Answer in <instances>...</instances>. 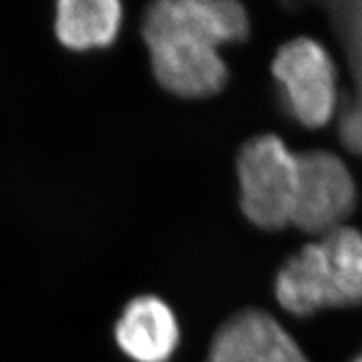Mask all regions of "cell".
<instances>
[{
  "mask_svg": "<svg viewBox=\"0 0 362 362\" xmlns=\"http://www.w3.org/2000/svg\"><path fill=\"white\" fill-rule=\"evenodd\" d=\"M250 34L237 0H160L143 13L141 35L158 84L183 99H205L228 83L220 49Z\"/></svg>",
  "mask_w": 362,
  "mask_h": 362,
  "instance_id": "cell-1",
  "label": "cell"
},
{
  "mask_svg": "<svg viewBox=\"0 0 362 362\" xmlns=\"http://www.w3.org/2000/svg\"><path fill=\"white\" fill-rule=\"evenodd\" d=\"M274 293L296 317L362 304V232L342 225L317 237L277 272Z\"/></svg>",
  "mask_w": 362,
  "mask_h": 362,
  "instance_id": "cell-2",
  "label": "cell"
},
{
  "mask_svg": "<svg viewBox=\"0 0 362 362\" xmlns=\"http://www.w3.org/2000/svg\"><path fill=\"white\" fill-rule=\"evenodd\" d=\"M237 180L240 208L252 225L269 232L292 225L298 161L280 136H253L240 148Z\"/></svg>",
  "mask_w": 362,
  "mask_h": 362,
  "instance_id": "cell-3",
  "label": "cell"
},
{
  "mask_svg": "<svg viewBox=\"0 0 362 362\" xmlns=\"http://www.w3.org/2000/svg\"><path fill=\"white\" fill-rule=\"evenodd\" d=\"M270 71L282 86L293 117L304 128H324L341 110L337 66L317 39L302 35L280 45Z\"/></svg>",
  "mask_w": 362,
  "mask_h": 362,
  "instance_id": "cell-4",
  "label": "cell"
},
{
  "mask_svg": "<svg viewBox=\"0 0 362 362\" xmlns=\"http://www.w3.org/2000/svg\"><path fill=\"white\" fill-rule=\"evenodd\" d=\"M297 161L292 225L312 237L347 225L357 205V187L346 161L329 149L297 153Z\"/></svg>",
  "mask_w": 362,
  "mask_h": 362,
  "instance_id": "cell-5",
  "label": "cell"
},
{
  "mask_svg": "<svg viewBox=\"0 0 362 362\" xmlns=\"http://www.w3.org/2000/svg\"><path fill=\"white\" fill-rule=\"evenodd\" d=\"M205 362H310L292 334L262 309H245L220 325Z\"/></svg>",
  "mask_w": 362,
  "mask_h": 362,
  "instance_id": "cell-6",
  "label": "cell"
},
{
  "mask_svg": "<svg viewBox=\"0 0 362 362\" xmlns=\"http://www.w3.org/2000/svg\"><path fill=\"white\" fill-rule=\"evenodd\" d=\"M178 317L158 296L131 298L115 324V342L133 362H170L178 351Z\"/></svg>",
  "mask_w": 362,
  "mask_h": 362,
  "instance_id": "cell-7",
  "label": "cell"
},
{
  "mask_svg": "<svg viewBox=\"0 0 362 362\" xmlns=\"http://www.w3.org/2000/svg\"><path fill=\"white\" fill-rule=\"evenodd\" d=\"M119 0H61L56 6L54 34L59 44L74 52L106 49L123 27Z\"/></svg>",
  "mask_w": 362,
  "mask_h": 362,
  "instance_id": "cell-8",
  "label": "cell"
},
{
  "mask_svg": "<svg viewBox=\"0 0 362 362\" xmlns=\"http://www.w3.org/2000/svg\"><path fill=\"white\" fill-rule=\"evenodd\" d=\"M339 138L346 149L362 156V103L347 101L339 115Z\"/></svg>",
  "mask_w": 362,
  "mask_h": 362,
  "instance_id": "cell-9",
  "label": "cell"
},
{
  "mask_svg": "<svg viewBox=\"0 0 362 362\" xmlns=\"http://www.w3.org/2000/svg\"><path fill=\"white\" fill-rule=\"evenodd\" d=\"M351 362H362V352H361V354H359V356H357V357H356V359H352Z\"/></svg>",
  "mask_w": 362,
  "mask_h": 362,
  "instance_id": "cell-10",
  "label": "cell"
}]
</instances>
